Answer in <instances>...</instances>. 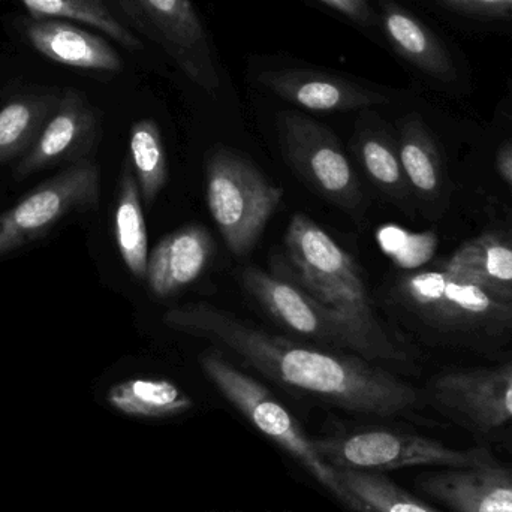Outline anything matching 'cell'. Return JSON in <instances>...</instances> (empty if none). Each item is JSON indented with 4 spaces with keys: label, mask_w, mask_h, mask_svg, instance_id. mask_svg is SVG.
Here are the masks:
<instances>
[{
    "label": "cell",
    "mask_w": 512,
    "mask_h": 512,
    "mask_svg": "<svg viewBox=\"0 0 512 512\" xmlns=\"http://www.w3.org/2000/svg\"><path fill=\"white\" fill-rule=\"evenodd\" d=\"M279 140L289 167L313 192L349 213L363 206L360 180L331 129L294 111L279 116Z\"/></svg>",
    "instance_id": "obj_8"
},
{
    "label": "cell",
    "mask_w": 512,
    "mask_h": 512,
    "mask_svg": "<svg viewBox=\"0 0 512 512\" xmlns=\"http://www.w3.org/2000/svg\"><path fill=\"white\" fill-rule=\"evenodd\" d=\"M436 2L463 14L512 17V0H436Z\"/></svg>",
    "instance_id": "obj_27"
},
{
    "label": "cell",
    "mask_w": 512,
    "mask_h": 512,
    "mask_svg": "<svg viewBox=\"0 0 512 512\" xmlns=\"http://www.w3.org/2000/svg\"><path fill=\"white\" fill-rule=\"evenodd\" d=\"M318 2L324 3L328 8L340 12L361 26H370L375 21L369 0H318Z\"/></svg>",
    "instance_id": "obj_28"
},
{
    "label": "cell",
    "mask_w": 512,
    "mask_h": 512,
    "mask_svg": "<svg viewBox=\"0 0 512 512\" xmlns=\"http://www.w3.org/2000/svg\"><path fill=\"white\" fill-rule=\"evenodd\" d=\"M283 242L286 259H277L273 267L325 303L370 306L366 282L355 259L309 216L295 213Z\"/></svg>",
    "instance_id": "obj_7"
},
{
    "label": "cell",
    "mask_w": 512,
    "mask_h": 512,
    "mask_svg": "<svg viewBox=\"0 0 512 512\" xmlns=\"http://www.w3.org/2000/svg\"><path fill=\"white\" fill-rule=\"evenodd\" d=\"M399 156L409 188L423 198L438 197L442 186L441 159L420 119L408 120L403 125Z\"/></svg>",
    "instance_id": "obj_24"
},
{
    "label": "cell",
    "mask_w": 512,
    "mask_h": 512,
    "mask_svg": "<svg viewBox=\"0 0 512 512\" xmlns=\"http://www.w3.org/2000/svg\"><path fill=\"white\" fill-rule=\"evenodd\" d=\"M21 32L30 47L51 62L86 71H122V57L111 44L71 21L29 17Z\"/></svg>",
    "instance_id": "obj_15"
},
{
    "label": "cell",
    "mask_w": 512,
    "mask_h": 512,
    "mask_svg": "<svg viewBox=\"0 0 512 512\" xmlns=\"http://www.w3.org/2000/svg\"><path fill=\"white\" fill-rule=\"evenodd\" d=\"M33 18H59L89 24L110 36L126 50L137 51L143 42L120 23L104 0H21Z\"/></svg>",
    "instance_id": "obj_22"
},
{
    "label": "cell",
    "mask_w": 512,
    "mask_h": 512,
    "mask_svg": "<svg viewBox=\"0 0 512 512\" xmlns=\"http://www.w3.org/2000/svg\"><path fill=\"white\" fill-rule=\"evenodd\" d=\"M206 198L228 251L242 258L258 245L283 189L245 156L216 147L206 161Z\"/></svg>",
    "instance_id": "obj_4"
},
{
    "label": "cell",
    "mask_w": 512,
    "mask_h": 512,
    "mask_svg": "<svg viewBox=\"0 0 512 512\" xmlns=\"http://www.w3.org/2000/svg\"><path fill=\"white\" fill-rule=\"evenodd\" d=\"M444 268L512 303V239L486 233L463 243Z\"/></svg>",
    "instance_id": "obj_17"
},
{
    "label": "cell",
    "mask_w": 512,
    "mask_h": 512,
    "mask_svg": "<svg viewBox=\"0 0 512 512\" xmlns=\"http://www.w3.org/2000/svg\"><path fill=\"white\" fill-rule=\"evenodd\" d=\"M98 116L83 93L66 89L59 104L39 134L26 158L17 167L18 177L57 164L63 159L83 155L95 141Z\"/></svg>",
    "instance_id": "obj_14"
},
{
    "label": "cell",
    "mask_w": 512,
    "mask_h": 512,
    "mask_svg": "<svg viewBox=\"0 0 512 512\" xmlns=\"http://www.w3.org/2000/svg\"><path fill=\"white\" fill-rule=\"evenodd\" d=\"M433 399L454 417L478 430H495L512 421V361L496 369L438 376Z\"/></svg>",
    "instance_id": "obj_11"
},
{
    "label": "cell",
    "mask_w": 512,
    "mask_h": 512,
    "mask_svg": "<svg viewBox=\"0 0 512 512\" xmlns=\"http://www.w3.org/2000/svg\"><path fill=\"white\" fill-rule=\"evenodd\" d=\"M343 486L366 507L367 512H441L409 495L379 472L336 469Z\"/></svg>",
    "instance_id": "obj_25"
},
{
    "label": "cell",
    "mask_w": 512,
    "mask_h": 512,
    "mask_svg": "<svg viewBox=\"0 0 512 512\" xmlns=\"http://www.w3.org/2000/svg\"><path fill=\"white\" fill-rule=\"evenodd\" d=\"M108 403L122 414L138 418H170L194 408V400L167 379L135 378L110 388Z\"/></svg>",
    "instance_id": "obj_20"
},
{
    "label": "cell",
    "mask_w": 512,
    "mask_h": 512,
    "mask_svg": "<svg viewBox=\"0 0 512 512\" xmlns=\"http://www.w3.org/2000/svg\"><path fill=\"white\" fill-rule=\"evenodd\" d=\"M394 295L403 307L436 327L487 333L512 328L510 301L447 268L400 277Z\"/></svg>",
    "instance_id": "obj_6"
},
{
    "label": "cell",
    "mask_w": 512,
    "mask_h": 512,
    "mask_svg": "<svg viewBox=\"0 0 512 512\" xmlns=\"http://www.w3.org/2000/svg\"><path fill=\"white\" fill-rule=\"evenodd\" d=\"M215 254L206 228L188 225L165 236L149 254L146 280L153 294L165 298L200 279Z\"/></svg>",
    "instance_id": "obj_16"
},
{
    "label": "cell",
    "mask_w": 512,
    "mask_h": 512,
    "mask_svg": "<svg viewBox=\"0 0 512 512\" xmlns=\"http://www.w3.org/2000/svg\"><path fill=\"white\" fill-rule=\"evenodd\" d=\"M357 153L367 176L384 194L403 200L409 194V183L400 162L399 150L378 131L361 132Z\"/></svg>",
    "instance_id": "obj_26"
},
{
    "label": "cell",
    "mask_w": 512,
    "mask_h": 512,
    "mask_svg": "<svg viewBox=\"0 0 512 512\" xmlns=\"http://www.w3.org/2000/svg\"><path fill=\"white\" fill-rule=\"evenodd\" d=\"M496 165H498L499 173L504 177L505 182L512 188V141L504 144V146L499 149Z\"/></svg>",
    "instance_id": "obj_29"
},
{
    "label": "cell",
    "mask_w": 512,
    "mask_h": 512,
    "mask_svg": "<svg viewBox=\"0 0 512 512\" xmlns=\"http://www.w3.org/2000/svg\"><path fill=\"white\" fill-rule=\"evenodd\" d=\"M165 53L201 89L218 92L221 75L209 33L191 0H132Z\"/></svg>",
    "instance_id": "obj_10"
},
{
    "label": "cell",
    "mask_w": 512,
    "mask_h": 512,
    "mask_svg": "<svg viewBox=\"0 0 512 512\" xmlns=\"http://www.w3.org/2000/svg\"><path fill=\"white\" fill-rule=\"evenodd\" d=\"M60 93L18 96L0 110V164L32 149L59 104Z\"/></svg>",
    "instance_id": "obj_21"
},
{
    "label": "cell",
    "mask_w": 512,
    "mask_h": 512,
    "mask_svg": "<svg viewBox=\"0 0 512 512\" xmlns=\"http://www.w3.org/2000/svg\"><path fill=\"white\" fill-rule=\"evenodd\" d=\"M129 162L140 186L141 200L150 207L168 180L164 140L155 120H138L132 125L129 135Z\"/></svg>",
    "instance_id": "obj_23"
},
{
    "label": "cell",
    "mask_w": 512,
    "mask_h": 512,
    "mask_svg": "<svg viewBox=\"0 0 512 512\" xmlns=\"http://www.w3.org/2000/svg\"><path fill=\"white\" fill-rule=\"evenodd\" d=\"M141 203L143 200L137 177L131 162L126 161L120 176L119 197L114 212V236L120 256L132 276L138 280H146L149 237Z\"/></svg>",
    "instance_id": "obj_19"
},
{
    "label": "cell",
    "mask_w": 512,
    "mask_h": 512,
    "mask_svg": "<svg viewBox=\"0 0 512 512\" xmlns=\"http://www.w3.org/2000/svg\"><path fill=\"white\" fill-rule=\"evenodd\" d=\"M259 84L289 104L316 113H343L387 104L375 90L312 69H276L258 75Z\"/></svg>",
    "instance_id": "obj_12"
},
{
    "label": "cell",
    "mask_w": 512,
    "mask_h": 512,
    "mask_svg": "<svg viewBox=\"0 0 512 512\" xmlns=\"http://www.w3.org/2000/svg\"><path fill=\"white\" fill-rule=\"evenodd\" d=\"M101 176L92 162L83 161L41 183L15 206L0 213V256L45 236L63 218L96 206Z\"/></svg>",
    "instance_id": "obj_9"
},
{
    "label": "cell",
    "mask_w": 512,
    "mask_h": 512,
    "mask_svg": "<svg viewBox=\"0 0 512 512\" xmlns=\"http://www.w3.org/2000/svg\"><path fill=\"white\" fill-rule=\"evenodd\" d=\"M162 322L177 333L224 346L265 378L343 411L394 417L420 403L414 387L366 358L267 333L209 303L173 307Z\"/></svg>",
    "instance_id": "obj_1"
},
{
    "label": "cell",
    "mask_w": 512,
    "mask_h": 512,
    "mask_svg": "<svg viewBox=\"0 0 512 512\" xmlns=\"http://www.w3.org/2000/svg\"><path fill=\"white\" fill-rule=\"evenodd\" d=\"M322 459L334 469L379 472L415 466L481 468L496 463L489 448L457 450L435 439L388 429H361L313 439Z\"/></svg>",
    "instance_id": "obj_5"
},
{
    "label": "cell",
    "mask_w": 512,
    "mask_h": 512,
    "mask_svg": "<svg viewBox=\"0 0 512 512\" xmlns=\"http://www.w3.org/2000/svg\"><path fill=\"white\" fill-rule=\"evenodd\" d=\"M200 363L201 369L218 388L219 393L234 408L239 409L262 435L294 457L316 483L321 484L346 508L355 512H367L366 507L343 486L336 469L322 459L313 439L306 435L291 412L268 388L216 352L207 351L201 357Z\"/></svg>",
    "instance_id": "obj_3"
},
{
    "label": "cell",
    "mask_w": 512,
    "mask_h": 512,
    "mask_svg": "<svg viewBox=\"0 0 512 512\" xmlns=\"http://www.w3.org/2000/svg\"><path fill=\"white\" fill-rule=\"evenodd\" d=\"M240 283L277 324L313 345L369 361L406 360L372 306L325 303L276 267L268 273L249 265L240 273Z\"/></svg>",
    "instance_id": "obj_2"
},
{
    "label": "cell",
    "mask_w": 512,
    "mask_h": 512,
    "mask_svg": "<svg viewBox=\"0 0 512 512\" xmlns=\"http://www.w3.org/2000/svg\"><path fill=\"white\" fill-rule=\"evenodd\" d=\"M417 487L453 512H512V471L496 463L423 474Z\"/></svg>",
    "instance_id": "obj_13"
},
{
    "label": "cell",
    "mask_w": 512,
    "mask_h": 512,
    "mask_svg": "<svg viewBox=\"0 0 512 512\" xmlns=\"http://www.w3.org/2000/svg\"><path fill=\"white\" fill-rule=\"evenodd\" d=\"M382 26L400 56L438 80H453L456 69L450 54L426 24L400 6L384 0Z\"/></svg>",
    "instance_id": "obj_18"
}]
</instances>
